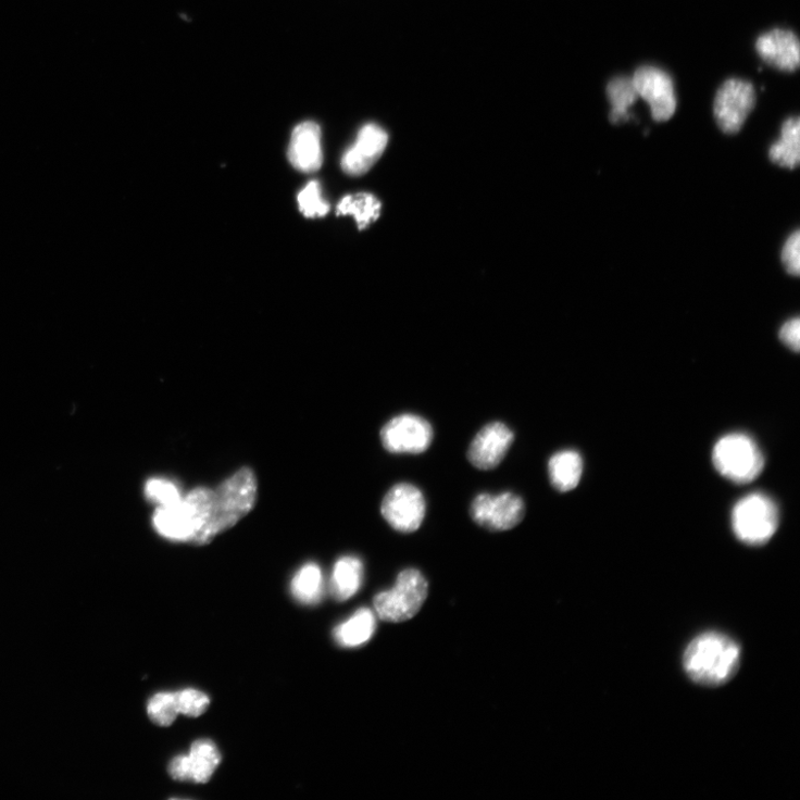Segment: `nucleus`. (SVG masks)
<instances>
[{"mask_svg":"<svg viewBox=\"0 0 800 800\" xmlns=\"http://www.w3.org/2000/svg\"><path fill=\"white\" fill-rule=\"evenodd\" d=\"M258 492L255 473L248 467L237 471L214 489L210 517L191 542L197 546L208 545L235 526L254 509Z\"/></svg>","mask_w":800,"mask_h":800,"instance_id":"1","label":"nucleus"},{"mask_svg":"<svg viewBox=\"0 0 800 800\" xmlns=\"http://www.w3.org/2000/svg\"><path fill=\"white\" fill-rule=\"evenodd\" d=\"M739 661L740 648L732 638L720 633H707L688 645L684 667L693 682L718 686L736 674Z\"/></svg>","mask_w":800,"mask_h":800,"instance_id":"2","label":"nucleus"},{"mask_svg":"<svg viewBox=\"0 0 800 800\" xmlns=\"http://www.w3.org/2000/svg\"><path fill=\"white\" fill-rule=\"evenodd\" d=\"M213 493L214 489L197 487L179 502L159 508L153 517L157 532L170 540L191 542L209 520Z\"/></svg>","mask_w":800,"mask_h":800,"instance_id":"3","label":"nucleus"},{"mask_svg":"<svg viewBox=\"0 0 800 800\" xmlns=\"http://www.w3.org/2000/svg\"><path fill=\"white\" fill-rule=\"evenodd\" d=\"M713 462L721 475L736 484L753 482L765 466L755 440L739 433L726 435L716 442Z\"/></svg>","mask_w":800,"mask_h":800,"instance_id":"4","label":"nucleus"},{"mask_svg":"<svg viewBox=\"0 0 800 800\" xmlns=\"http://www.w3.org/2000/svg\"><path fill=\"white\" fill-rule=\"evenodd\" d=\"M427 593L428 584L424 575L418 570L408 568L398 575L391 590L375 597L374 607L383 621L403 623L418 614Z\"/></svg>","mask_w":800,"mask_h":800,"instance_id":"5","label":"nucleus"},{"mask_svg":"<svg viewBox=\"0 0 800 800\" xmlns=\"http://www.w3.org/2000/svg\"><path fill=\"white\" fill-rule=\"evenodd\" d=\"M732 525L740 541L754 546L766 543L778 528V509L768 496L750 493L735 505Z\"/></svg>","mask_w":800,"mask_h":800,"instance_id":"6","label":"nucleus"},{"mask_svg":"<svg viewBox=\"0 0 800 800\" xmlns=\"http://www.w3.org/2000/svg\"><path fill=\"white\" fill-rule=\"evenodd\" d=\"M757 104V90L752 83L729 78L718 88L714 100V117L720 129L727 135L740 132Z\"/></svg>","mask_w":800,"mask_h":800,"instance_id":"7","label":"nucleus"},{"mask_svg":"<svg viewBox=\"0 0 800 800\" xmlns=\"http://www.w3.org/2000/svg\"><path fill=\"white\" fill-rule=\"evenodd\" d=\"M526 514L523 498L515 492L477 495L471 505L472 520L491 532H507L520 525Z\"/></svg>","mask_w":800,"mask_h":800,"instance_id":"8","label":"nucleus"},{"mask_svg":"<svg viewBox=\"0 0 800 800\" xmlns=\"http://www.w3.org/2000/svg\"><path fill=\"white\" fill-rule=\"evenodd\" d=\"M382 515L399 533H414L426 516V500L422 490L410 483L393 485L385 495Z\"/></svg>","mask_w":800,"mask_h":800,"instance_id":"9","label":"nucleus"},{"mask_svg":"<svg viewBox=\"0 0 800 800\" xmlns=\"http://www.w3.org/2000/svg\"><path fill=\"white\" fill-rule=\"evenodd\" d=\"M433 439L430 423L415 414L395 416L380 430L383 447L391 454H423Z\"/></svg>","mask_w":800,"mask_h":800,"instance_id":"10","label":"nucleus"},{"mask_svg":"<svg viewBox=\"0 0 800 800\" xmlns=\"http://www.w3.org/2000/svg\"><path fill=\"white\" fill-rule=\"evenodd\" d=\"M633 83L639 97L650 108L655 122L670 121L677 109V98L672 77L655 66H641L636 70Z\"/></svg>","mask_w":800,"mask_h":800,"instance_id":"11","label":"nucleus"},{"mask_svg":"<svg viewBox=\"0 0 800 800\" xmlns=\"http://www.w3.org/2000/svg\"><path fill=\"white\" fill-rule=\"evenodd\" d=\"M514 439V432L502 422L485 425L468 448L470 463L480 471L496 468L507 458Z\"/></svg>","mask_w":800,"mask_h":800,"instance_id":"12","label":"nucleus"},{"mask_svg":"<svg viewBox=\"0 0 800 800\" xmlns=\"http://www.w3.org/2000/svg\"><path fill=\"white\" fill-rule=\"evenodd\" d=\"M388 143L387 133L375 124L365 125L355 143L347 149L341 159L343 172L350 176L367 173L382 158Z\"/></svg>","mask_w":800,"mask_h":800,"instance_id":"13","label":"nucleus"},{"mask_svg":"<svg viewBox=\"0 0 800 800\" xmlns=\"http://www.w3.org/2000/svg\"><path fill=\"white\" fill-rule=\"evenodd\" d=\"M757 52L770 66L787 73L798 70L800 47L796 34L789 29L775 28L757 40Z\"/></svg>","mask_w":800,"mask_h":800,"instance_id":"14","label":"nucleus"},{"mask_svg":"<svg viewBox=\"0 0 800 800\" xmlns=\"http://www.w3.org/2000/svg\"><path fill=\"white\" fill-rule=\"evenodd\" d=\"M291 165L304 173H314L322 167V130L317 123L309 121L295 127L288 147Z\"/></svg>","mask_w":800,"mask_h":800,"instance_id":"15","label":"nucleus"},{"mask_svg":"<svg viewBox=\"0 0 800 800\" xmlns=\"http://www.w3.org/2000/svg\"><path fill=\"white\" fill-rule=\"evenodd\" d=\"M768 158L775 165L796 170L800 162V123L798 116L787 118L780 128V137L768 149Z\"/></svg>","mask_w":800,"mask_h":800,"instance_id":"16","label":"nucleus"},{"mask_svg":"<svg viewBox=\"0 0 800 800\" xmlns=\"http://www.w3.org/2000/svg\"><path fill=\"white\" fill-rule=\"evenodd\" d=\"M584 464L579 453L575 450H562L548 463V475L550 484L561 491L567 492L575 489L583 475Z\"/></svg>","mask_w":800,"mask_h":800,"instance_id":"17","label":"nucleus"},{"mask_svg":"<svg viewBox=\"0 0 800 800\" xmlns=\"http://www.w3.org/2000/svg\"><path fill=\"white\" fill-rule=\"evenodd\" d=\"M364 578L363 562L355 557L339 559L333 570L330 591L339 602L352 598L361 588Z\"/></svg>","mask_w":800,"mask_h":800,"instance_id":"18","label":"nucleus"},{"mask_svg":"<svg viewBox=\"0 0 800 800\" xmlns=\"http://www.w3.org/2000/svg\"><path fill=\"white\" fill-rule=\"evenodd\" d=\"M190 782L207 784L222 762L217 746L210 739L196 740L188 754Z\"/></svg>","mask_w":800,"mask_h":800,"instance_id":"19","label":"nucleus"},{"mask_svg":"<svg viewBox=\"0 0 800 800\" xmlns=\"http://www.w3.org/2000/svg\"><path fill=\"white\" fill-rule=\"evenodd\" d=\"M376 620L368 609L358 611L352 617L334 630L335 639L342 647H359L367 642L374 635Z\"/></svg>","mask_w":800,"mask_h":800,"instance_id":"20","label":"nucleus"},{"mask_svg":"<svg viewBox=\"0 0 800 800\" xmlns=\"http://www.w3.org/2000/svg\"><path fill=\"white\" fill-rule=\"evenodd\" d=\"M611 103L610 121L614 125L624 124L632 120L629 109L636 103L638 93L633 79L626 76L613 78L607 88Z\"/></svg>","mask_w":800,"mask_h":800,"instance_id":"21","label":"nucleus"},{"mask_svg":"<svg viewBox=\"0 0 800 800\" xmlns=\"http://www.w3.org/2000/svg\"><path fill=\"white\" fill-rule=\"evenodd\" d=\"M291 592L298 602L314 605L323 596L324 577L321 567L309 563L300 568L291 580Z\"/></svg>","mask_w":800,"mask_h":800,"instance_id":"22","label":"nucleus"},{"mask_svg":"<svg viewBox=\"0 0 800 800\" xmlns=\"http://www.w3.org/2000/svg\"><path fill=\"white\" fill-rule=\"evenodd\" d=\"M380 211L379 200L374 195L365 192L343 197L337 208L338 215L353 216L360 229L375 223L380 216Z\"/></svg>","mask_w":800,"mask_h":800,"instance_id":"23","label":"nucleus"},{"mask_svg":"<svg viewBox=\"0 0 800 800\" xmlns=\"http://www.w3.org/2000/svg\"><path fill=\"white\" fill-rule=\"evenodd\" d=\"M147 714L157 725L171 726L179 715L175 692H159L153 696L147 705Z\"/></svg>","mask_w":800,"mask_h":800,"instance_id":"24","label":"nucleus"},{"mask_svg":"<svg viewBox=\"0 0 800 800\" xmlns=\"http://www.w3.org/2000/svg\"><path fill=\"white\" fill-rule=\"evenodd\" d=\"M298 207L300 212L309 218H320L327 215L329 204L323 198L321 185L311 182L298 195Z\"/></svg>","mask_w":800,"mask_h":800,"instance_id":"25","label":"nucleus"},{"mask_svg":"<svg viewBox=\"0 0 800 800\" xmlns=\"http://www.w3.org/2000/svg\"><path fill=\"white\" fill-rule=\"evenodd\" d=\"M175 697L178 713L188 717L202 716L211 705V699L205 692L192 688L177 691Z\"/></svg>","mask_w":800,"mask_h":800,"instance_id":"26","label":"nucleus"},{"mask_svg":"<svg viewBox=\"0 0 800 800\" xmlns=\"http://www.w3.org/2000/svg\"><path fill=\"white\" fill-rule=\"evenodd\" d=\"M145 495L159 508L173 505L183 498L178 486L164 478L149 479L145 485Z\"/></svg>","mask_w":800,"mask_h":800,"instance_id":"27","label":"nucleus"},{"mask_svg":"<svg viewBox=\"0 0 800 800\" xmlns=\"http://www.w3.org/2000/svg\"><path fill=\"white\" fill-rule=\"evenodd\" d=\"M782 264L786 273L798 277L800 273V235L793 230L785 240L780 253Z\"/></svg>","mask_w":800,"mask_h":800,"instance_id":"28","label":"nucleus"},{"mask_svg":"<svg viewBox=\"0 0 800 800\" xmlns=\"http://www.w3.org/2000/svg\"><path fill=\"white\" fill-rule=\"evenodd\" d=\"M778 337L780 341L798 353L800 347V321L798 317L788 320L779 329Z\"/></svg>","mask_w":800,"mask_h":800,"instance_id":"29","label":"nucleus"},{"mask_svg":"<svg viewBox=\"0 0 800 800\" xmlns=\"http://www.w3.org/2000/svg\"><path fill=\"white\" fill-rule=\"evenodd\" d=\"M170 775L175 780L190 782L188 755L176 757L170 764Z\"/></svg>","mask_w":800,"mask_h":800,"instance_id":"30","label":"nucleus"}]
</instances>
